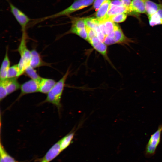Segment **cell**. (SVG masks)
<instances>
[{
	"label": "cell",
	"mask_w": 162,
	"mask_h": 162,
	"mask_svg": "<svg viewBox=\"0 0 162 162\" xmlns=\"http://www.w3.org/2000/svg\"><path fill=\"white\" fill-rule=\"evenodd\" d=\"M75 133V131L70 132L59 141L62 151L66 149L71 143Z\"/></svg>",
	"instance_id": "e0dca14e"
},
{
	"label": "cell",
	"mask_w": 162,
	"mask_h": 162,
	"mask_svg": "<svg viewBox=\"0 0 162 162\" xmlns=\"http://www.w3.org/2000/svg\"><path fill=\"white\" fill-rule=\"evenodd\" d=\"M40 82L31 79L21 85V92L17 100L26 94L39 92Z\"/></svg>",
	"instance_id": "52a82bcc"
},
{
	"label": "cell",
	"mask_w": 162,
	"mask_h": 162,
	"mask_svg": "<svg viewBox=\"0 0 162 162\" xmlns=\"http://www.w3.org/2000/svg\"><path fill=\"white\" fill-rule=\"evenodd\" d=\"M22 75V74L17 64L10 67L7 72V78H17Z\"/></svg>",
	"instance_id": "ac0fdd59"
},
{
	"label": "cell",
	"mask_w": 162,
	"mask_h": 162,
	"mask_svg": "<svg viewBox=\"0 0 162 162\" xmlns=\"http://www.w3.org/2000/svg\"><path fill=\"white\" fill-rule=\"evenodd\" d=\"M70 33L76 34L82 38L87 40L88 36L86 28L80 29L71 28L66 34Z\"/></svg>",
	"instance_id": "ffe728a7"
},
{
	"label": "cell",
	"mask_w": 162,
	"mask_h": 162,
	"mask_svg": "<svg viewBox=\"0 0 162 162\" xmlns=\"http://www.w3.org/2000/svg\"><path fill=\"white\" fill-rule=\"evenodd\" d=\"M59 141L55 144L45 154L44 159L49 162L57 157L62 151Z\"/></svg>",
	"instance_id": "4fadbf2b"
},
{
	"label": "cell",
	"mask_w": 162,
	"mask_h": 162,
	"mask_svg": "<svg viewBox=\"0 0 162 162\" xmlns=\"http://www.w3.org/2000/svg\"><path fill=\"white\" fill-rule=\"evenodd\" d=\"M146 13L145 0H132L128 8V14Z\"/></svg>",
	"instance_id": "30bf717a"
},
{
	"label": "cell",
	"mask_w": 162,
	"mask_h": 162,
	"mask_svg": "<svg viewBox=\"0 0 162 162\" xmlns=\"http://www.w3.org/2000/svg\"><path fill=\"white\" fill-rule=\"evenodd\" d=\"M10 6L11 12L21 26L22 34H26V27L31 19L12 4L10 3Z\"/></svg>",
	"instance_id": "8992f818"
},
{
	"label": "cell",
	"mask_w": 162,
	"mask_h": 162,
	"mask_svg": "<svg viewBox=\"0 0 162 162\" xmlns=\"http://www.w3.org/2000/svg\"><path fill=\"white\" fill-rule=\"evenodd\" d=\"M31 56L30 65L34 68L43 66H50V64L45 62L39 53L35 49L31 51Z\"/></svg>",
	"instance_id": "9c48e42d"
},
{
	"label": "cell",
	"mask_w": 162,
	"mask_h": 162,
	"mask_svg": "<svg viewBox=\"0 0 162 162\" xmlns=\"http://www.w3.org/2000/svg\"><path fill=\"white\" fill-rule=\"evenodd\" d=\"M41 162H47L46 160H45L44 159L43 160H42Z\"/></svg>",
	"instance_id": "f1b7e54d"
},
{
	"label": "cell",
	"mask_w": 162,
	"mask_h": 162,
	"mask_svg": "<svg viewBox=\"0 0 162 162\" xmlns=\"http://www.w3.org/2000/svg\"><path fill=\"white\" fill-rule=\"evenodd\" d=\"M124 4V5L128 8L130 6L131 1V0H120Z\"/></svg>",
	"instance_id": "83f0119b"
},
{
	"label": "cell",
	"mask_w": 162,
	"mask_h": 162,
	"mask_svg": "<svg viewBox=\"0 0 162 162\" xmlns=\"http://www.w3.org/2000/svg\"><path fill=\"white\" fill-rule=\"evenodd\" d=\"M128 8L124 6H113L110 7L107 12L106 20L110 17L118 14L126 13L128 14Z\"/></svg>",
	"instance_id": "2e32d148"
},
{
	"label": "cell",
	"mask_w": 162,
	"mask_h": 162,
	"mask_svg": "<svg viewBox=\"0 0 162 162\" xmlns=\"http://www.w3.org/2000/svg\"><path fill=\"white\" fill-rule=\"evenodd\" d=\"M86 26L93 29L98 26L100 22L99 20L94 17H89L85 18Z\"/></svg>",
	"instance_id": "603a6c76"
},
{
	"label": "cell",
	"mask_w": 162,
	"mask_h": 162,
	"mask_svg": "<svg viewBox=\"0 0 162 162\" xmlns=\"http://www.w3.org/2000/svg\"><path fill=\"white\" fill-rule=\"evenodd\" d=\"M0 153V162H16L15 159L6 152L1 143Z\"/></svg>",
	"instance_id": "44dd1931"
},
{
	"label": "cell",
	"mask_w": 162,
	"mask_h": 162,
	"mask_svg": "<svg viewBox=\"0 0 162 162\" xmlns=\"http://www.w3.org/2000/svg\"><path fill=\"white\" fill-rule=\"evenodd\" d=\"M149 25L152 26L162 24V18L157 12L148 16Z\"/></svg>",
	"instance_id": "7402d4cb"
},
{
	"label": "cell",
	"mask_w": 162,
	"mask_h": 162,
	"mask_svg": "<svg viewBox=\"0 0 162 162\" xmlns=\"http://www.w3.org/2000/svg\"><path fill=\"white\" fill-rule=\"evenodd\" d=\"M95 0H76L70 7L55 14L41 19L44 20L54 18L63 16L68 15L81 9L92 4Z\"/></svg>",
	"instance_id": "3957f363"
},
{
	"label": "cell",
	"mask_w": 162,
	"mask_h": 162,
	"mask_svg": "<svg viewBox=\"0 0 162 162\" xmlns=\"http://www.w3.org/2000/svg\"><path fill=\"white\" fill-rule=\"evenodd\" d=\"M71 28L80 29L86 28L85 18H79L74 20L72 22Z\"/></svg>",
	"instance_id": "d4e9b609"
},
{
	"label": "cell",
	"mask_w": 162,
	"mask_h": 162,
	"mask_svg": "<svg viewBox=\"0 0 162 162\" xmlns=\"http://www.w3.org/2000/svg\"><path fill=\"white\" fill-rule=\"evenodd\" d=\"M111 2L110 0L104 1L97 10L95 15L100 22L106 20L107 14L110 8Z\"/></svg>",
	"instance_id": "7c38bea8"
},
{
	"label": "cell",
	"mask_w": 162,
	"mask_h": 162,
	"mask_svg": "<svg viewBox=\"0 0 162 162\" xmlns=\"http://www.w3.org/2000/svg\"><path fill=\"white\" fill-rule=\"evenodd\" d=\"M162 124L160 125L157 130L151 135L146 148L145 154L147 156L153 155L161 140Z\"/></svg>",
	"instance_id": "5b68a950"
},
{
	"label": "cell",
	"mask_w": 162,
	"mask_h": 162,
	"mask_svg": "<svg viewBox=\"0 0 162 162\" xmlns=\"http://www.w3.org/2000/svg\"><path fill=\"white\" fill-rule=\"evenodd\" d=\"M70 73V68L67 70L65 74L51 90L47 94L46 98L42 103L48 102L56 106L59 111L61 107V99L65 85L67 79Z\"/></svg>",
	"instance_id": "6da1fadb"
},
{
	"label": "cell",
	"mask_w": 162,
	"mask_h": 162,
	"mask_svg": "<svg viewBox=\"0 0 162 162\" xmlns=\"http://www.w3.org/2000/svg\"><path fill=\"white\" fill-rule=\"evenodd\" d=\"M27 34H22V38L17 51L20 56V59L18 64L22 74L26 68L30 65L31 56V51L27 47L26 45Z\"/></svg>",
	"instance_id": "7a4b0ae2"
},
{
	"label": "cell",
	"mask_w": 162,
	"mask_h": 162,
	"mask_svg": "<svg viewBox=\"0 0 162 162\" xmlns=\"http://www.w3.org/2000/svg\"><path fill=\"white\" fill-rule=\"evenodd\" d=\"M113 6H125L123 3L120 0H115L111 2L110 7Z\"/></svg>",
	"instance_id": "4316f807"
},
{
	"label": "cell",
	"mask_w": 162,
	"mask_h": 162,
	"mask_svg": "<svg viewBox=\"0 0 162 162\" xmlns=\"http://www.w3.org/2000/svg\"><path fill=\"white\" fill-rule=\"evenodd\" d=\"M127 14L126 13H121L112 16L109 18L114 22H122L126 20L127 17Z\"/></svg>",
	"instance_id": "cb8c5ba5"
},
{
	"label": "cell",
	"mask_w": 162,
	"mask_h": 162,
	"mask_svg": "<svg viewBox=\"0 0 162 162\" xmlns=\"http://www.w3.org/2000/svg\"><path fill=\"white\" fill-rule=\"evenodd\" d=\"M146 13L148 17L156 13L162 7V5L150 0H145Z\"/></svg>",
	"instance_id": "9a60e30c"
},
{
	"label": "cell",
	"mask_w": 162,
	"mask_h": 162,
	"mask_svg": "<svg viewBox=\"0 0 162 162\" xmlns=\"http://www.w3.org/2000/svg\"><path fill=\"white\" fill-rule=\"evenodd\" d=\"M17 78H7L0 81V98L3 99L8 95L20 88Z\"/></svg>",
	"instance_id": "277c9868"
},
{
	"label": "cell",
	"mask_w": 162,
	"mask_h": 162,
	"mask_svg": "<svg viewBox=\"0 0 162 162\" xmlns=\"http://www.w3.org/2000/svg\"><path fill=\"white\" fill-rule=\"evenodd\" d=\"M56 82L52 79L42 78L40 82L39 92L47 94L54 86Z\"/></svg>",
	"instance_id": "8fae6325"
},
{
	"label": "cell",
	"mask_w": 162,
	"mask_h": 162,
	"mask_svg": "<svg viewBox=\"0 0 162 162\" xmlns=\"http://www.w3.org/2000/svg\"><path fill=\"white\" fill-rule=\"evenodd\" d=\"M10 67V61L8 56V47H7L6 48L5 54L0 68V80L7 78V72Z\"/></svg>",
	"instance_id": "5bb4252c"
},
{
	"label": "cell",
	"mask_w": 162,
	"mask_h": 162,
	"mask_svg": "<svg viewBox=\"0 0 162 162\" xmlns=\"http://www.w3.org/2000/svg\"><path fill=\"white\" fill-rule=\"evenodd\" d=\"M24 73L31 79L40 82L42 78L38 73L35 68L29 65L25 69Z\"/></svg>",
	"instance_id": "d6986e66"
},
{
	"label": "cell",
	"mask_w": 162,
	"mask_h": 162,
	"mask_svg": "<svg viewBox=\"0 0 162 162\" xmlns=\"http://www.w3.org/2000/svg\"><path fill=\"white\" fill-rule=\"evenodd\" d=\"M110 0H95L93 4V8L97 10L102 4L105 1Z\"/></svg>",
	"instance_id": "484cf974"
},
{
	"label": "cell",
	"mask_w": 162,
	"mask_h": 162,
	"mask_svg": "<svg viewBox=\"0 0 162 162\" xmlns=\"http://www.w3.org/2000/svg\"><path fill=\"white\" fill-rule=\"evenodd\" d=\"M87 41L96 51L108 60L107 45L102 42L96 35L88 38Z\"/></svg>",
	"instance_id": "ba28073f"
}]
</instances>
